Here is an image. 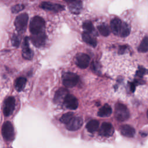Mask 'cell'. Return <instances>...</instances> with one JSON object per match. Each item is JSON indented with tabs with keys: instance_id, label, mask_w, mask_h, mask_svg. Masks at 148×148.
I'll return each mask as SVG.
<instances>
[{
	"instance_id": "cell-1",
	"label": "cell",
	"mask_w": 148,
	"mask_h": 148,
	"mask_svg": "<svg viewBox=\"0 0 148 148\" xmlns=\"http://www.w3.org/2000/svg\"><path fill=\"white\" fill-rule=\"evenodd\" d=\"M45 25V22L43 18L38 16L34 17L31 19L29 24V30L31 34H35L43 32Z\"/></svg>"
},
{
	"instance_id": "cell-2",
	"label": "cell",
	"mask_w": 148,
	"mask_h": 148,
	"mask_svg": "<svg viewBox=\"0 0 148 148\" xmlns=\"http://www.w3.org/2000/svg\"><path fill=\"white\" fill-rule=\"evenodd\" d=\"M114 116L117 121H124L129 118L130 112L124 104L117 103L115 105Z\"/></svg>"
},
{
	"instance_id": "cell-3",
	"label": "cell",
	"mask_w": 148,
	"mask_h": 148,
	"mask_svg": "<svg viewBox=\"0 0 148 148\" xmlns=\"http://www.w3.org/2000/svg\"><path fill=\"white\" fill-rule=\"evenodd\" d=\"M2 135L6 141H12L14 138V131L12 124L10 121H6L2 127Z\"/></svg>"
},
{
	"instance_id": "cell-4",
	"label": "cell",
	"mask_w": 148,
	"mask_h": 148,
	"mask_svg": "<svg viewBox=\"0 0 148 148\" xmlns=\"http://www.w3.org/2000/svg\"><path fill=\"white\" fill-rule=\"evenodd\" d=\"M28 20V16L27 13H21L19 14L14 21V25L18 32H23L25 31Z\"/></svg>"
},
{
	"instance_id": "cell-5",
	"label": "cell",
	"mask_w": 148,
	"mask_h": 148,
	"mask_svg": "<svg viewBox=\"0 0 148 148\" xmlns=\"http://www.w3.org/2000/svg\"><path fill=\"white\" fill-rule=\"evenodd\" d=\"M78 82V76L73 73L66 72L62 76V83L66 87H73L76 85Z\"/></svg>"
},
{
	"instance_id": "cell-6",
	"label": "cell",
	"mask_w": 148,
	"mask_h": 148,
	"mask_svg": "<svg viewBox=\"0 0 148 148\" xmlns=\"http://www.w3.org/2000/svg\"><path fill=\"white\" fill-rule=\"evenodd\" d=\"M15 108V99L13 97H8L5 102L3 106V114L8 117L10 116Z\"/></svg>"
},
{
	"instance_id": "cell-7",
	"label": "cell",
	"mask_w": 148,
	"mask_h": 148,
	"mask_svg": "<svg viewBox=\"0 0 148 148\" xmlns=\"http://www.w3.org/2000/svg\"><path fill=\"white\" fill-rule=\"evenodd\" d=\"M31 39L34 46L39 47L45 44L46 39V35L44 31L38 34H31Z\"/></svg>"
},
{
	"instance_id": "cell-8",
	"label": "cell",
	"mask_w": 148,
	"mask_h": 148,
	"mask_svg": "<svg viewBox=\"0 0 148 148\" xmlns=\"http://www.w3.org/2000/svg\"><path fill=\"white\" fill-rule=\"evenodd\" d=\"M83 123V120L80 117H73L65 125L68 130L76 131L82 126Z\"/></svg>"
},
{
	"instance_id": "cell-9",
	"label": "cell",
	"mask_w": 148,
	"mask_h": 148,
	"mask_svg": "<svg viewBox=\"0 0 148 148\" xmlns=\"http://www.w3.org/2000/svg\"><path fill=\"white\" fill-rule=\"evenodd\" d=\"M22 56L25 60H30L33 58L34 53L29 46V38L25 37L23 43Z\"/></svg>"
},
{
	"instance_id": "cell-10",
	"label": "cell",
	"mask_w": 148,
	"mask_h": 148,
	"mask_svg": "<svg viewBox=\"0 0 148 148\" xmlns=\"http://www.w3.org/2000/svg\"><path fill=\"white\" fill-rule=\"evenodd\" d=\"M40 7L46 10L52 11L54 12H57L61 11L64 9V6L57 3H53L50 2H43L40 3Z\"/></svg>"
},
{
	"instance_id": "cell-11",
	"label": "cell",
	"mask_w": 148,
	"mask_h": 148,
	"mask_svg": "<svg viewBox=\"0 0 148 148\" xmlns=\"http://www.w3.org/2000/svg\"><path fill=\"white\" fill-rule=\"evenodd\" d=\"M63 102L66 108L71 110H75L78 106V101L77 98L71 94H68L65 97Z\"/></svg>"
},
{
	"instance_id": "cell-12",
	"label": "cell",
	"mask_w": 148,
	"mask_h": 148,
	"mask_svg": "<svg viewBox=\"0 0 148 148\" xmlns=\"http://www.w3.org/2000/svg\"><path fill=\"white\" fill-rule=\"evenodd\" d=\"M90 57L84 53L79 54L76 58V64L80 68H86L90 63Z\"/></svg>"
},
{
	"instance_id": "cell-13",
	"label": "cell",
	"mask_w": 148,
	"mask_h": 148,
	"mask_svg": "<svg viewBox=\"0 0 148 148\" xmlns=\"http://www.w3.org/2000/svg\"><path fill=\"white\" fill-rule=\"evenodd\" d=\"M114 132V128L109 123H103L101 125L99 133L104 136H111Z\"/></svg>"
},
{
	"instance_id": "cell-14",
	"label": "cell",
	"mask_w": 148,
	"mask_h": 148,
	"mask_svg": "<svg viewBox=\"0 0 148 148\" xmlns=\"http://www.w3.org/2000/svg\"><path fill=\"white\" fill-rule=\"evenodd\" d=\"M120 131L123 135L129 138L133 137L135 134V129L131 125L127 124L121 125L120 127Z\"/></svg>"
},
{
	"instance_id": "cell-15",
	"label": "cell",
	"mask_w": 148,
	"mask_h": 148,
	"mask_svg": "<svg viewBox=\"0 0 148 148\" xmlns=\"http://www.w3.org/2000/svg\"><path fill=\"white\" fill-rule=\"evenodd\" d=\"M121 25L122 22L120 19L115 18L112 20L110 22V29L114 35H119L120 34Z\"/></svg>"
},
{
	"instance_id": "cell-16",
	"label": "cell",
	"mask_w": 148,
	"mask_h": 148,
	"mask_svg": "<svg viewBox=\"0 0 148 148\" xmlns=\"http://www.w3.org/2000/svg\"><path fill=\"white\" fill-rule=\"evenodd\" d=\"M68 94V92L66 89L61 88L57 91L55 94L54 101L56 103H61L64 102L65 97Z\"/></svg>"
},
{
	"instance_id": "cell-17",
	"label": "cell",
	"mask_w": 148,
	"mask_h": 148,
	"mask_svg": "<svg viewBox=\"0 0 148 148\" xmlns=\"http://www.w3.org/2000/svg\"><path fill=\"white\" fill-rule=\"evenodd\" d=\"M69 9L70 11L75 14H77L80 13L82 9V2L79 0H76L69 3Z\"/></svg>"
},
{
	"instance_id": "cell-18",
	"label": "cell",
	"mask_w": 148,
	"mask_h": 148,
	"mask_svg": "<svg viewBox=\"0 0 148 148\" xmlns=\"http://www.w3.org/2000/svg\"><path fill=\"white\" fill-rule=\"evenodd\" d=\"M112 112V109L111 107L108 105H104L102 108H101L98 112V116L100 117H108L109 116Z\"/></svg>"
},
{
	"instance_id": "cell-19",
	"label": "cell",
	"mask_w": 148,
	"mask_h": 148,
	"mask_svg": "<svg viewBox=\"0 0 148 148\" xmlns=\"http://www.w3.org/2000/svg\"><path fill=\"white\" fill-rule=\"evenodd\" d=\"M82 39L86 43L92 47H95L97 45L96 39L93 38L89 33L86 32H83L82 34Z\"/></svg>"
},
{
	"instance_id": "cell-20",
	"label": "cell",
	"mask_w": 148,
	"mask_h": 148,
	"mask_svg": "<svg viewBox=\"0 0 148 148\" xmlns=\"http://www.w3.org/2000/svg\"><path fill=\"white\" fill-rule=\"evenodd\" d=\"M27 79L24 77H19L15 80L14 87L17 91H22L26 84Z\"/></svg>"
},
{
	"instance_id": "cell-21",
	"label": "cell",
	"mask_w": 148,
	"mask_h": 148,
	"mask_svg": "<svg viewBox=\"0 0 148 148\" xmlns=\"http://www.w3.org/2000/svg\"><path fill=\"white\" fill-rule=\"evenodd\" d=\"M99 122L96 120H92L88 121L86 125V128L90 132H93L98 130Z\"/></svg>"
},
{
	"instance_id": "cell-22",
	"label": "cell",
	"mask_w": 148,
	"mask_h": 148,
	"mask_svg": "<svg viewBox=\"0 0 148 148\" xmlns=\"http://www.w3.org/2000/svg\"><path fill=\"white\" fill-rule=\"evenodd\" d=\"M130 28L129 25L125 23H122L119 35L121 37H126L130 34Z\"/></svg>"
},
{
	"instance_id": "cell-23",
	"label": "cell",
	"mask_w": 148,
	"mask_h": 148,
	"mask_svg": "<svg viewBox=\"0 0 148 148\" xmlns=\"http://www.w3.org/2000/svg\"><path fill=\"white\" fill-rule=\"evenodd\" d=\"M138 51L140 53H145L148 51V37H145L143 38L141 42L139 47Z\"/></svg>"
},
{
	"instance_id": "cell-24",
	"label": "cell",
	"mask_w": 148,
	"mask_h": 148,
	"mask_svg": "<svg viewBox=\"0 0 148 148\" xmlns=\"http://www.w3.org/2000/svg\"><path fill=\"white\" fill-rule=\"evenodd\" d=\"M98 29L99 33L104 36H107L110 34V28L109 27L106 25L102 24L98 27Z\"/></svg>"
},
{
	"instance_id": "cell-25",
	"label": "cell",
	"mask_w": 148,
	"mask_h": 148,
	"mask_svg": "<svg viewBox=\"0 0 148 148\" xmlns=\"http://www.w3.org/2000/svg\"><path fill=\"white\" fill-rule=\"evenodd\" d=\"M74 117L73 113L72 112H68L64 114L60 118V121L62 123L66 124H67L73 117Z\"/></svg>"
},
{
	"instance_id": "cell-26",
	"label": "cell",
	"mask_w": 148,
	"mask_h": 148,
	"mask_svg": "<svg viewBox=\"0 0 148 148\" xmlns=\"http://www.w3.org/2000/svg\"><path fill=\"white\" fill-rule=\"evenodd\" d=\"M83 28L86 31V32H87L89 34L92 32L94 29L93 25L90 21L85 22L83 25Z\"/></svg>"
},
{
	"instance_id": "cell-27",
	"label": "cell",
	"mask_w": 148,
	"mask_h": 148,
	"mask_svg": "<svg viewBox=\"0 0 148 148\" xmlns=\"http://www.w3.org/2000/svg\"><path fill=\"white\" fill-rule=\"evenodd\" d=\"M24 9V5L23 4H17L16 5H14L12 7L11 10L12 12L13 13H17L23 10Z\"/></svg>"
},
{
	"instance_id": "cell-28",
	"label": "cell",
	"mask_w": 148,
	"mask_h": 148,
	"mask_svg": "<svg viewBox=\"0 0 148 148\" xmlns=\"http://www.w3.org/2000/svg\"><path fill=\"white\" fill-rule=\"evenodd\" d=\"M12 43L14 47H18L20 45V39L17 36L13 35L12 38Z\"/></svg>"
},
{
	"instance_id": "cell-29",
	"label": "cell",
	"mask_w": 148,
	"mask_h": 148,
	"mask_svg": "<svg viewBox=\"0 0 148 148\" xmlns=\"http://www.w3.org/2000/svg\"><path fill=\"white\" fill-rule=\"evenodd\" d=\"M146 69L143 68H140L137 72V75L139 76H142L143 75L146 73Z\"/></svg>"
},
{
	"instance_id": "cell-30",
	"label": "cell",
	"mask_w": 148,
	"mask_h": 148,
	"mask_svg": "<svg viewBox=\"0 0 148 148\" xmlns=\"http://www.w3.org/2000/svg\"><path fill=\"white\" fill-rule=\"evenodd\" d=\"M65 1L69 3V2H72V1H76V0H65Z\"/></svg>"
},
{
	"instance_id": "cell-31",
	"label": "cell",
	"mask_w": 148,
	"mask_h": 148,
	"mask_svg": "<svg viewBox=\"0 0 148 148\" xmlns=\"http://www.w3.org/2000/svg\"><path fill=\"white\" fill-rule=\"evenodd\" d=\"M147 117H148V110L147 111Z\"/></svg>"
}]
</instances>
